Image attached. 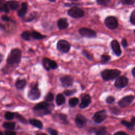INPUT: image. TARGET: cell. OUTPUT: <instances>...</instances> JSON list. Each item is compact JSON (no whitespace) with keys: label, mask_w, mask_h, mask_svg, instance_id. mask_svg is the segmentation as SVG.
<instances>
[{"label":"cell","mask_w":135,"mask_h":135,"mask_svg":"<svg viewBox=\"0 0 135 135\" xmlns=\"http://www.w3.org/2000/svg\"><path fill=\"white\" fill-rule=\"evenodd\" d=\"M22 58V51L18 48H14L11 50L6 60V63L11 66L18 64Z\"/></svg>","instance_id":"obj_1"},{"label":"cell","mask_w":135,"mask_h":135,"mask_svg":"<svg viewBox=\"0 0 135 135\" xmlns=\"http://www.w3.org/2000/svg\"><path fill=\"white\" fill-rule=\"evenodd\" d=\"M54 107L53 104H50L48 102L43 101L36 104L33 109L35 111H40L41 115H44L51 114Z\"/></svg>","instance_id":"obj_2"},{"label":"cell","mask_w":135,"mask_h":135,"mask_svg":"<svg viewBox=\"0 0 135 135\" xmlns=\"http://www.w3.org/2000/svg\"><path fill=\"white\" fill-rule=\"evenodd\" d=\"M121 71L117 69H105L101 73V76L104 81L114 80L120 75Z\"/></svg>","instance_id":"obj_3"},{"label":"cell","mask_w":135,"mask_h":135,"mask_svg":"<svg viewBox=\"0 0 135 135\" xmlns=\"http://www.w3.org/2000/svg\"><path fill=\"white\" fill-rule=\"evenodd\" d=\"M41 91L37 87V84H36L33 88H32L28 91L27 93L28 98L32 101L39 99L41 97Z\"/></svg>","instance_id":"obj_4"},{"label":"cell","mask_w":135,"mask_h":135,"mask_svg":"<svg viewBox=\"0 0 135 135\" xmlns=\"http://www.w3.org/2000/svg\"><path fill=\"white\" fill-rule=\"evenodd\" d=\"M56 47L58 51L63 53H68L71 49V44L69 42L65 40H60L58 41Z\"/></svg>","instance_id":"obj_5"},{"label":"cell","mask_w":135,"mask_h":135,"mask_svg":"<svg viewBox=\"0 0 135 135\" xmlns=\"http://www.w3.org/2000/svg\"><path fill=\"white\" fill-rule=\"evenodd\" d=\"M68 14L74 18H79L83 17L84 15V11L77 7H73L68 11Z\"/></svg>","instance_id":"obj_6"},{"label":"cell","mask_w":135,"mask_h":135,"mask_svg":"<svg viewBox=\"0 0 135 135\" xmlns=\"http://www.w3.org/2000/svg\"><path fill=\"white\" fill-rule=\"evenodd\" d=\"M107 117V111L105 110H102L96 112L94 114L92 119L95 123H101L106 119Z\"/></svg>","instance_id":"obj_7"},{"label":"cell","mask_w":135,"mask_h":135,"mask_svg":"<svg viewBox=\"0 0 135 135\" xmlns=\"http://www.w3.org/2000/svg\"><path fill=\"white\" fill-rule=\"evenodd\" d=\"M105 25L110 30H114L118 26L117 19L114 16H108L104 20Z\"/></svg>","instance_id":"obj_8"},{"label":"cell","mask_w":135,"mask_h":135,"mask_svg":"<svg viewBox=\"0 0 135 135\" xmlns=\"http://www.w3.org/2000/svg\"><path fill=\"white\" fill-rule=\"evenodd\" d=\"M79 33L82 36L88 38H94L97 36V32L95 31L86 27L80 28Z\"/></svg>","instance_id":"obj_9"},{"label":"cell","mask_w":135,"mask_h":135,"mask_svg":"<svg viewBox=\"0 0 135 135\" xmlns=\"http://www.w3.org/2000/svg\"><path fill=\"white\" fill-rule=\"evenodd\" d=\"M114 82V86L117 89H122L126 87L129 82V79L125 76H118Z\"/></svg>","instance_id":"obj_10"},{"label":"cell","mask_w":135,"mask_h":135,"mask_svg":"<svg viewBox=\"0 0 135 135\" xmlns=\"http://www.w3.org/2000/svg\"><path fill=\"white\" fill-rule=\"evenodd\" d=\"M134 97L132 95L125 96L118 101V104L121 108H125L130 105L134 100Z\"/></svg>","instance_id":"obj_11"},{"label":"cell","mask_w":135,"mask_h":135,"mask_svg":"<svg viewBox=\"0 0 135 135\" xmlns=\"http://www.w3.org/2000/svg\"><path fill=\"white\" fill-rule=\"evenodd\" d=\"M87 121V119L80 113L77 114L75 118V123L79 128L84 127L86 124Z\"/></svg>","instance_id":"obj_12"},{"label":"cell","mask_w":135,"mask_h":135,"mask_svg":"<svg viewBox=\"0 0 135 135\" xmlns=\"http://www.w3.org/2000/svg\"><path fill=\"white\" fill-rule=\"evenodd\" d=\"M91 102V99L89 94H84L83 97H81V102L79 104V107L81 109H84L88 107Z\"/></svg>","instance_id":"obj_13"},{"label":"cell","mask_w":135,"mask_h":135,"mask_svg":"<svg viewBox=\"0 0 135 135\" xmlns=\"http://www.w3.org/2000/svg\"><path fill=\"white\" fill-rule=\"evenodd\" d=\"M111 46L113 52L117 56H119L121 55L122 53V51L121 50L120 45L118 42V41L116 40H113L111 42Z\"/></svg>","instance_id":"obj_14"},{"label":"cell","mask_w":135,"mask_h":135,"mask_svg":"<svg viewBox=\"0 0 135 135\" xmlns=\"http://www.w3.org/2000/svg\"><path fill=\"white\" fill-rule=\"evenodd\" d=\"M60 80L62 85L66 88L72 85L73 83V79L70 75H65L64 76H62L60 79Z\"/></svg>","instance_id":"obj_15"},{"label":"cell","mask_w":135,"mask_h":135,"mask_svg":"<svg viewBox=\"0 0 135 135\" xmlns=\"http://www.w3.org/2000/svg\"><path fill=\"white\" fill-rule=\"evenodd\" d=\"M69 26L68 20L65 18H61L57 21V27L60 30H65Z\"/></svg>","instance_id":"obj_16"},{"label":"cell","mask_w":135,"mask_h":135,"mask_svg":"<svg viewBox=\"0 0 135 135\" xmlns=\"http://www.w3.org/2000/svg\"><path fill=\"white\" fill-rule=\"evenodd\" d=\"M27 11V4L25 2H23L21 4L20 9L17 12V15L20 17L23 18L25 16Z\"/></svg>","instance_id":"obj_17"},{"label":"cell","mask_w":135,"mask_h":135,"mask_svg":"<svg viewBox=\"0 0 135 135\" xmlns=\"http://www.w3.org/2000/svg\"><path fill=\"white\" fill-rule=\"evenodd\" d=\"M28 123L33 126L34 127H36L38 129H42L43 127V123L41 121L36 119H29L28 120Z\"/></svg>","instance_id":"obj_18"},{"label":"cell","mask_w":135,"mask_h":135,"mask_svg":"<svg viewBox=\"0 0 135 135\" xmlns=\"http://www.w3.org/2000/svg\"><path fill=\"white\" fill-rule=\"evenodd\" d=\"M26 85V80L25 79H18L15 81V86L18 90L23 89Z\"/></svg>","instance_id":"obj_19"},{"label":"cell","mask_w":135,"mask_h":135,"mask_svg":"<svg viewBox=\"0 0 135 135\" xmlns=\"http://www.w3.org/2000/svg\"><path fill=\"white\" fill-rule=\"evenodd\" d=\"M6 3L9 9L12 11L16 10L19 7V3L17 1H14V0H10L6 2Z\"/></svg>","instance_id":"obj_20"},{"label":"cell","mask_w":135,"mask_h":135,"mask_svg":"<svg viewBox=\"0 0 135 135\" xmlns=\"http://www.w3.org/2000/svg\"><path fill=\"white\" fill-rule=\"evenodd\" d=\"M9 9L5 0H0V12H3L5 13H8Z\"/></svg>","instance_id":"obj_21"},{"label":"cell","mask_w":135,"mask_h":135,"mask_svg":"<svg viewBox=\"0 0 135 135\" xmlns=\"http://www.w3.org/2000/svg\"><path fill=\"white\" fill-rule=\"evenodd\" d=\"M16 122H4L2 127L6 130H13L15 128Z\"/></svg>","instance_id":"obj_22"},{"label":"cell","mask_w":135,"mask_h":135,"mask_svg":"<svg viewBox=\"0 0 135 135\" xmlns=\"http://www.w3.org/2000/svg\"><path fill=\"white\" fill-rule=\"evenodd\" d=\"M55 101L56 104L58 106H60L65 103V98L62 93H59L56 97Z\"/></svg>","instance_id":"obj_23"},{"label":"cell","mask_w":135,"mask_h":135,"mask_svg":"<svg viewBox=\"0 0 135 135\" xmlns=\"http://www.w3.org/2000/svg\"><path fill=\"white\" fill-rule=\"evenodd\" d=\"M31 37L35 39V40H42L45 38L46 36L44 35H42L40 33L36 31H32L31 32Z\"/></svg>","instance_id":"obj_24"},{"label":"cell","mask_w":135,"mask_h":135,"mask_svg":"<svg viewBox=\"0 0 135 135\" xmlns=\"http://www.w3.org/2000/svg\"><path fill=\"white\" fill-rule=\"evenodd\" d=\"M121 123L123 125H124L127 129L131 131H133L134 128V123H133L132 122H128L126 120H122L121 121Z\"/></svg>","instance_id":"obj_25"},{"label":"cell","mask_w":135,"mask_h":135,"mask_svg":"<svg viewBox=\"0 0 135 135\" xmlns=\"http://www.w3.org/2000/svg\"><path fill=\"white\" fill-rule=\"evenodd\" d=\"M21 38L26 41H29L31 40V32L28 31H24L21 34Z\"/></svg>","instance_id":"obj_26"},{"label":"cell","mask_w":135,"mask_h":135,"mask_svg":"<svg viewBox=\"0 0 135 135\" xmlns=\"http://www.w3.org/2000/svg\"><path fill=\"white\" fill-rule=\"evenodd\" d=\"M93 132L96 135H103L107 133V129L104 127H101L97 129L94 128Z\"/></svg>","instance_id":"obj_27"},{"label":"cell","mask_w":135,"mask_h":135,"mask_svg":"<svg viewBox=\"0 0 135 135\" xmlns=\"http://www.w3.org/2000/svg\"><path fill=\"white\" fill-rule=\"evenodd\" d=\"M58 118L62 123L65 124L69 123V121L67 120V115L66 114L64 113H60L58 114Z\"/></svg>","instance_id":"obj_28"},{"label":"cell","mask_w":135,"mask_h":135,"mask_svg":"<svg viewBox=\"0 0 135 135\" xmlns=\"http://www.w3.org/2000/svg\"><path fill=\"white\" fill-rule=\"evenodd\" d=\"M79 102V100L76 97H74L72 98H71L69 100V104L71 107H75Z\"/></svg>","instance_id":"obj_29"},{"label":"cell","mask_w":135,"mask_h":135,"mask_svg":"<svg viewBox=\"0 0 135 135\" xmlns=\"http://www.w3.org/2000/svg\"><path fill=\"white\" fill-rule=\"evenodd\" d=\"M15 112H13L11 111H7L4 114V118L7 120H13L15 118Z\"/></svg>","instance_id":"obj_30"},{"label":"cell","mask_w":135,"mask_h":135,"mask_svg":"<svg viewBox=\"0 0 135 135\" xmlns=\"http://www.w3.org/2000/svg\"><path fill=\"white\" fill-rule=\"evenodd\" d=\"M15 118H16L21 123H23V124H27V121L26 119L21 114L16 113L15 112Z\"/></svg>","instance_id":"obj_31"},{"label":"cell","mask_w":135,"mask_h":135,"mask_svg":"<svg viewBox=\"0 0 135 135\" xmlns=\"http://www.w3.org/2000/svg\"><path fill=\"white\" fill-rule=\"evenodd\" d=\"M111 59L110 56L108 54H103L101 56V63L102 64L107 63Z\"/></svg>","instance_id":"obj_32"},{"label":"cell","mask_w":135,"mask_h":135,"mask_svg":"<svg viewBox=\"0 0 135 135\" xmlns=\"http://www.w3.org/2000/svg\"><path fill=\"white\" fill-rule=\"evenodd\" d=\"M50 59L47 58V57H44L42 60V65L43 66V68L47 71H49L50 70L49 66H48V64H49V62L50 61Z\"/></svg>","instance_id":"obj_33"},{"label":"cell","mask_w":135,"mask_h":135,"mask_svg":"<svg viewBox=\"0 0 135 135\" xmlns=\"http://www.w3.org/2000/svg\"><path fill=\"white\" fill-rule=\"evenodd\" d=\"M48 66L49 69H52V70H54L56 69L57 67V64L56 63V62L55 61L53 60H51V59L50 60L49 62V64H48Z\"/></svg>","instance_id":"obj_34"},{"label":"cell","mask_w":135,"mask_h":135,"mask_svg":"<svg viewBox=\"0 0 135 135\" xmlns=\"http://www.w3.org/2000/svg\"><path fill=\"white\" fill-rule=\"evenodd\" d=\"M44 100L46 102H52L54 100V95L52 92H49L44 98Z\"/></svg>","instance_id":"obj_35"},{"label":"cell","mask_w":135,"mask_h":135,"mask_svg":"<svg viewBox=\"0 0 135 135\" xmlns=\"http://www.w3.org/2000/svg\"><path fill=\"white\" fill-rule=\"evenodd\" d=\"M76 89H73V90H66L63 91V93L67 97L71 96L73 94H74L75 93H76Z\"/></svg>","instance_id":"obj_36"},{"label":"cell","mask_w":135,"mask_h":135,"mask_svg":"<svg viewBox=\"0 0 135 135\" xmlns=\"http://www.w3.org/2000/svg\"><path fill=\"white\" fill-rule=\"evenodd\" d=\"M97 2L99 5L106 6L110 3V0H97Z\"/></svg>","instance_id":"obj_37"},{"label":"cell","mask_w":135,"mask_h":135,"mask_svg":"<svg viewBox=\"0 0 135 135\" xmlns=\"http://www.w3.org/2000/svg\"><path fill=\"white\" fill-rule=\"evenodd\" d=\"M130 22L133 25H135V10H133L130 17Z\"/></svg>","instance_id":"obj_38"},{"label":"cell","mask_w":135,"mask_h":135,"mask_svg":"<svg viewBox=\"0 0 135 135\" xmlns=\"http://www.w3.org/2000/svg\"><path fill=\"white\" fill-rule=\"evenodd\" d=\"M115 99L114 97L110 95V96H108L106 98L105 102L108 104H111V103H113L115 101Z\"/></svg>","instance_id":"obj_39"},{"label":"cell","mask_w":135,"mask_h":135,"mask_svg":"<svg viewBox=\"0 0 135 135\" xmlns=\"http://www.w3.org/2000/svg\"><path fill=\"white\" fill-rule=\"evenodd\" d=\"M110 110L112 113H113L114 114H117V115L119 114L121 112V111L119 110V109L116 107H113L112 108H110Z\"/></svg>","instance_id":"obj_40"},{"label":"cell","mask_w":135,"mask_h":135,"mask_svg":"<svg viewBox=\"0 0 135 135\" xmlns=\"http://www.w3.org/2000/svg\"><path fill=\"white\" fill-rule=\"evenodd\" d=\"M46 130H47V132L51 135H57V134H58V132H57V131L56 130L53 129H52V128H51L50 127V128H47Z\"/></svg>","instance_id":"obj_41"},{"label":"cell","mask_w":135,"mask_h":135,"mask_svg":"<svg viewBox=\"0 0 135 135\" xmlns=\"http://www.w3.org/2000/svg\"><path fill=\"white\" fill-rule=\"evenodd\" d=\"M82 54L89 60H92V56L91 55V54L87 52L86 50H83L82 51Z\"/></svg>","instance_id":"obj_42"},{"label":"cell","mask_w":135,"mask_h":135,"mask_svg":"<svg viewBox=\"0 0 135 135\" xmlns=\"http://www.w3.org/2000/svg\"><path fill=\"white\" fill-rule=\"evenodd\" d=\"M1 20L4 21H6V22H14L10 17H9L7 15H3L1 16Z\"/></svg>","instance_id":"obj_43"},{"label":"cell","mask_w":135,"mask_h":135,"mask_svg":"<svg viewBox=\"0 0 135 135\" xmlns=\"http://www.w3.org/2000/svg\"><path fill=\"white\" fill-rule=\"evenodd\" d=\"M135 0H121V2L124 5H132L134 3Z\"/></svg>","instance_id":"obj_44"},{"label":"cell","mask_w":135,"mask_h":135,"mask_svg":"<svg viewBox=\"0 0 135 135\" xmlns=\"http://www.w3.org/2000/svg\"><path fill=\"white\" fill-rule=\"evenodd\" d=\"M4 133L5 135H16V133L15 131H12L10 130H6V131H5Z\"/></svg>","instance_id":"obj_45"},{"label":"cell","mask_w":135,"mask_h":135,"mask_svg":"<svg viewBox=\"0 0 135 135\" xmlns=\"http://www.w3.org/2000/svg\"><path fill=\"white\" fill-rule=\"evenodd\" d=\"M121 44L123 46V47L126 48L128 46V42H127V41L126 40V38H123L121 41Z\"/></svg>","instance_id":"obj_46"},{"label":"cell","mask_w":135,"mask_h":135,"mask_svg":"<svg viewBox=\"0 0 135 135\" xmlns=\"http://www.w3.org/2000/svg\"><path fill=\"white\" fill-rule=\"evenodd\" d=\"M114 135H128V134L126 132L123 131H118V132L114 133Z\"/></svg>","instance_id":"obj_47"},{"label":"cell","mask_w":135,"mask_h":135,"mask_svg":"<svg viewBox=\"0 0 135 135\" xmlns=\"http://www.w3.org/2000/svg\"><path fill=\"white\" fill-rule=\"evenodd\" d=\"M0 30H2V31L6 30V27H5V25L1 23H0Z\"/></svg>","instance_id":"obj_48"},{"label":"cell","mask_w":135,"mask_h":135,"mask_svg":"<svg viewBox=\"0 0 135 135\" xmlns=\"http://www.w3.org/2000/svg\"><path fill=\"white\" fill-rule=\"evenodd\" d=\"M4 59V55L0 53V63L3 61Z\"/></svg>","instance_id":"obj_49"},{"label":"cell","mask_w":135,"mask_h":135,"mask_svg":"<svg viewBox=\"0 0 135 135\" xmlns=\"http://www.w3.org/2000/svg\"><path fill=\"white\" fill-rule=\"evenodd\" d=\"M134 70H135V68H134V67H133V68L132 69V70H131L132 75H133V77H134V76H135V74H134V72H135V71H134Z\"/></svg>","instance_id":"obj_50"},{"label":"cell","mask_w":135,"mask_h":135,"mask_svg":"<svg viewBox=\"0 0 135 135\" xmlns=\"http://www.w3.org/2000/svg\"><path fill=\"white\" fill-rule=\"evenodd\" d=\"M131 121L133 123H135V117H133L131 120Z\"/></svg>","instance_id":"obj_51"},{"label":"cell","mask_w":135,"mask_h":135,"mask_svg":"<svg viewBox=\"0 0 135 135\" xmlns=\"http://www.w3.org/2000/svg\"><path fill=\"white\" fill-rule=\"evenodd\" d=\"M4 134V133L2 131H0V135H3V134Z\"/></svg>","instance_id":"obj_52"},{"label":"cell","mask_w":135,"mask_h":135,"mask_svg":"<svg viewBox=\"0 0 135 135\" xmlns=\"http://www.w3.org/2000/svg\"><path fill=\"white\" fill-rule=\"evenodd\" d=\"M50 2H55L56 0H49Z\"/></svg>","instance_id":"obj_53"},{"label":"cell","mask_w":135,"mask_h":135,"mask_svg":"<svg viewBox=\"0 0 135 135\" xmlns=\"http://www.w3.org/2000/svg\"><path fill=\"white\" fill-rule=\"evenodd\" d=\"M71 1H77V0H71Z\"/></svg>","instance_id":"obj_54"}]
</instances>
